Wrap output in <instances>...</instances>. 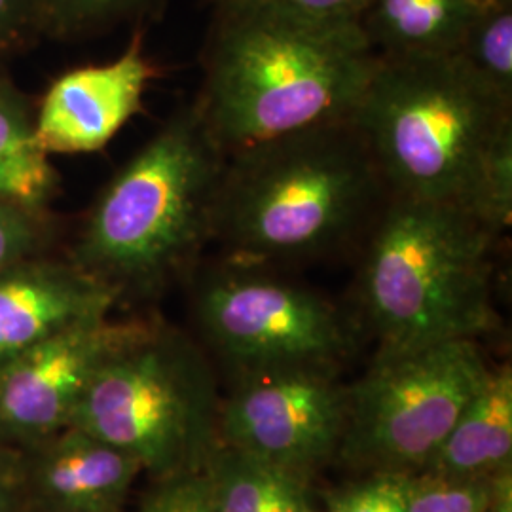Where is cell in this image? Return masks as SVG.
I'll use <instances>...</instances> for the list:
<instances>
[{
  "instance_id": "6da1fadb",
  "label": "cell",
  "mask_w": 512,
  "mask_h": 512,
  "mask_svg": "<svg viewBox=\"0 0 512 512\" xmlns=\"http://www.w3.org/2000/svg\"><path fill=\"white\" fill-rule=\"evenodd\" d=\"M200 99L224 154L346 122L378 54L361 25L296 16L274 0H220Z\"/></svg>"
},
{
  "instance_id": "7a4b0ae2",
  "label": "cell",
  "mask_w": 512,
  "mask_h": 512,
  "mask_svg": "<svg viewBox=\"0 0 512 512\" xmlns=\"http://www.w3.org/2000/svg\"><path fill=\"white\" fill-rule=\"evenodd\" d=\"M382 192L349 120L279 137L226 156L213 241L256 266L321 258L365 228Z\"/></svg>"
},
{
  "instance_id": "3957f363",
  "label": "cell",
  "mask_w": 512,
  "mask_h": 512,
  "mask_svg": "<svg viewBox=\"0 0 512 512\" xmlns=\"http://www.w3.org/2000/svg\"><path fill=\"white\" fill-rule=\"evenodd\" d=\"M224 164L198 105L179 110L101 192L74 264L120 296L160 289L213 241Z\"/></svg>"
},
{
  "instance_id": "277c9868",
  "label": "cell",
  "mask_w": 512,
  "mask_h": 512,
  "mask_svg": "<svg viewBox=\"0 0 512 512\" xmlns=\"http://www.w3.org/2000/svg\"><path fill=\"white\" fill-rule=\"evenodd\" d=\"M495 243L458 205L389 196L361 264V300L378 351L476 340L492 329Z\"/></svg>"
},
{
  "instance_id": "5b68a950",
  "label": "cell",
  "mask_w": 512,
  "mask_h": 512,
  "mask_svg": "<svg viewBox=\"0 0 512 512\" xmlns=\"http://www.w3.org/2000/svg\"><path fill=\"white\" fill-rule=\"evenodd\" d=\"M512 120L458 55L380 57L349 122L359 131L387 196L465 209L476 169Z\"/></svg>"
},
{
  "instance_id": "8992f818",
  "label": "cell",
  "mask_w": 512,
  "mask_h": 512,
  "mask_svg": "<svg viewBox=\"0 0 512 512\" xmlns=\"http://www.w3.org/2000/svg\"><path fill=\"white\" fill-rule=\"evenodd\" d=\"M219 393L202 349L145 323L97 370L71 425L137 459L152 480L202 473L219 444Z\"/></svg>"
},
{
  "instance_id": "52a82bcc",
  "label": "cell",
  "mask_w": 512,
  "mask_h": 512,
  "mask_svg": "<svg viewBox=\"0 0 512 512\" xmlns=\"http://www.w3.org/2000/svg\"><path fill=\"white\" fill-rule=\"evenodd\" d=\"M490 368L476 340L378 351L348 389V425L338 454L370 475H418Z\"/></svg>"
},
{
  "instance_id": "ba28073f",
  "label": "cell",
  "mask_w": 512,
  "mask_h": 512,
  "mask_svg": "<svg viewBox=\"0 0 512 512\" xmlns=\"http://www.w3.org/2000/svg\"><path fill=\"white\" fill-rule=\"evenodd\" d=\"M196 315L207 342L239 374L338 368L353 346L348 321L327 298L232 258L203 277Z\"/></svg>"
},
{
  "instance_id": "9c48e42d",
  "label": "cell",
  "mask_w": 512,
  "mask_h": 512,
  "mask_svg": "<svg viewBox=\"0 0 512 512\" xmlns=\"http://www.w3.org/2000/svg\"><path fill=\"white\" fill-rule=\"evenodd\" d=\"M348 425V389L332 366L239 374L220 406L219 442L311 478L338 456Z\"/></svg>"
},
{
  "instance_id": "30bf717a",
  "label": "cell",
  "mask_w": 512,
  "mask_h": 512,
  "mask_svg": "<svg viewBox=\"0 0 512 512\" xmlns=\"http://www.w3.org/2000/svg\"><path fill=\"white\" fill-rule=\"evenodd\" d=\"M143 327L110 317L86 321L0 363V442L25 448L71 425L97 370Z\"/></svg>"
},
{
  "instance_id": "8fae6325",
  "label": "cell",
  "mask_w": 512,
  "mask_h": 512,
  "mask_svg": "<svg viewBox=\"0 0 512 512\" xmlns=\"http://www.w3.org/2000/svg\"><path fill=\"white\" fill-rule=\"evenodd\" d=\"M154 74L137 33L114 61L59 76L35 120L40 147L48 154L101 150L139 112Z\"/></svg>"
},
{
  "instance_id": "7c38bea8",
  "label": "cell",
  "mask_w": 512,
  "mask_h": 512,
  "mask_svg": "<svg viewBox=\"0 0 512 512\" xmlns=\"http://www.w3.org/2000/svg\"><path fill=\"white\" fill-rule=\"evenodd\" d=\"M18 450L25 507L40 511L124 512L143 473L137 459L76 425Z\"/></svg>"
},
{
  "instance_id": "4fadbf2b",
  "label": "cell",
  "mask_w": 512,
  "mask_h": 512,
  "mask_svg": "<svg viewBox=\"0 0 512 512\" xmlns=\"http://www.w3.org/2000/svg\"><path fill=\"white\" fill-rule=\"evenodd\" d=\"M120 298L74 262L29 256L0 268V363L59 330L109 317Z\"/></svg>"
},
{
  "instance_id": "5bb4252c",
  "label": "cell",
  "mask_w": 512,
  "mask_h": 512,
  "mask_svg": "<svg viewBox=\"0 0 512 512\" xmlns=\"http://www.w3.org/2000/svg\"><path fill=\"white\" fill-rule=\"evenodd\" d=\"M512 465L511 366L490 368L448 437L418 475L442 480L490 478Z\"/></svg>"
},
{
  "instance_id": "9a60e30c",
  "label": "cell",
  "mask_w": 512,
  "mask_h": 512,
  "mask_svg": "<svg viewBox=\"0 0 512 512\" xmlns=\"http://www.w3.org/2000/svg\"><path fill=\"white\" fill-rule=\"evenodd\" d=\"M480 4L478 0H370L361 27L380 57L454 55Z\"/></svg>"
},
{
  "instance_id": "2e32d148",
  "label": "cell",
  "mask_w": 512,
  "mask_h": 512,
  "mask_svg": "<svg viewBox=\"0 0 512 512\" xmlns=\"http://www.w3.org/2000/svg\"><path fill=\"white\" fill-rule=\"evenodd\" d=\"M203 475L213 512H304L310 478L219 442Z\"/></svg>"
},
{
  "instance_id": "e0dca14e",
  "label": "cell",
  "mask_w": 512,
  "mask_h": 512,
  "mask_svg": "<svg viewBox=\"0 0 512 512\" xmlns=\"http://www.w3.org/2000/svg\"><path fill=\"white\" fill-rule=\"evenodd\" d=\"M57 188L50 154L40 147L31 120L18 93L0 82V202L37 213Z\"/></svg>"
},
{
  "instance_id": "ac0fdd59",
  "label": "cell",
  "mask_w": 512,
  "mask_h": 512,
  "mask_svg": "<svg viewBox=\"0 0 512 512\" xmlns=\"http://www.w3.org/2000/svg\"><path fill=\"white\" fill-rule=\"evenodd\" d=\"M456 55L486 92L511 109L512 0L482 2Z\"/></svg>"
},
{
  "instance_id": "d6986e66",
  "label": "cell",
  "mask_w": 512,
  "mask_h": 512,
  "mask_svg": "<svg viewBox=\"0 0 512 512\" xmlns=\"http://www.w3.org/2000/svg\"><path fill=\"white\" fill-rule=\"evenodd\" d=\"M465 211L492 236L501 239L512 219V120L505 122L476 169Z\"/></svg>"
},
{
  "instance_id": "ffe728a7",
  "label": "cell",
  "mask_w": 512,
  "mask_h": 512,
  "mask_svg": "<svg viewBox=\"0 0 512 512\" xmlns=\"http://www.w3.org/2000/svg\"><path fill=\"white\" fill-rule=\"evenodd\" d=\"M162 0H35L37 31L54 37L92 35L118 23L145 18Z\"/></svg>"
},
{
  "instance_id": "44dd1931",
  "label": "cell",
  "mask_w": 512,
  "mask_h": 512,
  "mask_svg": "<svg viewBox=\"0 0 512 512\" xmlns=\"http://www.w3.org/2000/svg\"><path fill=\"white\" fill-rule=\"evenodd\" d=\"M490 478L442 480L414 475L404 512H486L492 490Z\"/></svg>"
},
{
  "instance_id": "7402d4cb",
  "label": "cell",
  "mask_w": 512,
  "mask_h": 512,
  "mask_svg": "<svg viewBox=\"0 0 512 512\" xmlns=\"http://www.w3.org/2000/svg\"><path fill=\"white\" fill-rule=\"evenodd\" d=\"M410 475L372 473L336 499L334 512H404Z\"/></svg>"
},
{
  "instance_id": "603a6c76",
  "label": "cell",
  "mask_w": 512,
  "mask_h": 512,
  "mask_svg": "<svg viewBox=\"0 0 512 512\" xmlns=\"http://www.w3.org/2000/svg\"><path fill=\"white\" fill-rule=\"evenodd\" d=\"M139 512H213L203 471L154 480Z\"/></svg>"
},
{
  "instance_id": "cb8c5ba5",
  "label": "cell",
  "mask_w": 512,
  "mask_h": 512,
  "mask_svg": "<svg viewBox=\"0 0 512 512\" xmlns=\"http://www.w3.org/2000/svg\"><path fill=\"white\" fill-rule=\"evenodd\" d=\"M38 238L31 213L0 202V268L33 256Z\"/></svg>"
},
{
  "instance_id": "d4e9b609",
  "label": "cell",
  "mask_w": 512,
  "mask_h": 512,
  "mask_svg": "<svg viewBox=\"0 0 512 512\" xmlns=\"http://www.w3.org/2000/svg\"><path fill=\"white\" fill-rule=\"evenodd\" d=\"M281 8L296 16L330 23V25H361L370 0H274Z\"/></svg>"
},
{
  "instance_id": "484cf974",
  "label": "cell",
  "mask_w": 512,
  "mask_h": 512,
  "mask_svg": "<svg viewBox=\"0 0 512 512\" xmlns=\"http://www.w3.org/2000/svg\"><path fill=\"white\" fill-rule=\"evenodd\" d=\"M37 31L35 0H0V52Z\"/></svg>"
},
{
  "instance_id": "4316f807",
  "label": "cell",
  "mask_w": 512,
  "mask_h": 512,
  "mask_svg": "<svg viewBox=\"0 0 512 512\" xmlns=\"http://www.w3.org/2000/svg\"><path fill=\"white\" fill-rule=\"evenodd\" d=\"M25 488L18 448L0 442V512H23Z\"/></svg>"
},
{
  "instance_id": "83f0119b",
  "label": "cell",
  "mask_w": 512,
  "mask_h": 512,
  "mask_svg": "<svg viewBox=\"0 0 512 512\" xmlns=\"http://www.w3.org/2000/svg\"><path fill=\"white\" fill-rule=\"evenodd\" d=\"M490 503L486 512H512V465L490 478Z\"/></svg>"
},
{
  "instance_id": "f1b7e54d",
  "label": "cell",
  "mask_w": 512,
  "mask_h": 512,
  "mask_svg": "<svg viewBox=\"0 0 512 512\" xmlns=\"http://www.w3.org/2000/svg\"><path fill=\"white\" fill-rule=\"evenodd\" d=\"M23 512H48V511H40V509H33V507H25Z\"/></svg>"
},
{
  "instance_id": "f546056e",
  "label": "cell",
  "mask_w": 512,
  "mask_h": 512,
  "mask_svg": "<svg viewBox=\"0 0 512 512\" xmlns=\"http://www.w3.org/2000/svg\"><path fill=\"white\" fill-rule=\"evenodd\" d=\"M478 2H488V0H478Z\"/></svg>"
},
{
  "instance_id": "4dcf8cb0",
  "label": "cell",
  "mask_w": 512,
  "mask_h": 512,
  "mask_svg": "<svg viewBox=\"0 0 512 512\" xmlns=\"http://www.w3.org/2000/svg\"><path fill=\"white\" fill-rule=\"evenodd\" d=\"M304 512H315V511H310V509H306V511H304Z\"/></svg>"
},
{
  "instance_id": "1f68e13d",
  "label": "cell",
  "mask_w": 512,
  "mask_h": 512,
  "mask_svg": "<svg viewBox=\"0 0 512 512\" xmlns=\"http://www.w3.org/2000/svg\"><path fill=\"white\" fill-rule=\"evenodd\" d=\"M215 2H220V0H215Z\"/></svg>"
}]
</instances>
